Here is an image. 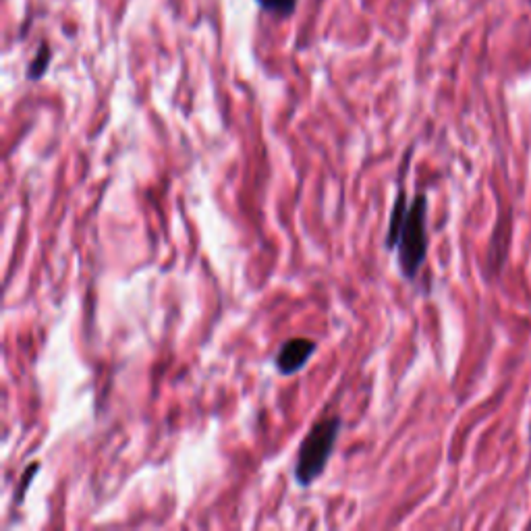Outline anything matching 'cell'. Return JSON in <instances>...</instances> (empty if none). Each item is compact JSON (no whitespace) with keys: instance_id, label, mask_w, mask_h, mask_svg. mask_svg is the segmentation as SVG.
<instances>
[{"instance_id":"1","label":"cell","mask_w":531,"mask_h":531,"mask_svg":"<svg viewBox=\"0 0 531 531\" xmlns=\"http://www.w3.org/2000/svg\"><path fill=\"white\" fill-rule=\"evenodd\" d=\"M341 426L343 419L337 415H330L320 419V422L314 424L310 432H307V436L299 446L297 465H295V480L299 486L303 488L312 486L324 473L334 453V446H337Z\"/></svg>"},{"instance_id":"2","label":"cell","mask_w":531,"mask_h":531,"mask_svg":"<svg viewBox=\"0 0 531 531\" xmlns=\"http://www.w3.org/2000/svg\"><path fill=\"white\" fill-rule=\"evenodd\" d=\"M428 198L417 193L407 208L403 227L399 231V268L407 281H413L428 258Z\"/></svg>"},{"instance_id":"3","label":"cell","mask_w":531,"mask_h":531,"mask_svg":"<svg viewBox=\"0 0 531 531\" xmlns=\"http://www.w3.org/2000/svg\"><path fill=\"white\" fill-rule=\"evenodd\" d=\"M316 349L318 345L314 339H307V337L289 339L281 349H278L274 357L276 372L283 376H295L307 366V361L314 357Z\"/></svg>"},{"instance_id":"4","label":"cell","mask_w":531,"mask_h":531,"mask_svg":"<svg viewBox=\"0 0 531 531\" xmlns=\"http://www.w3.org/2000/svg\"><path fill=\"white\" fill-rule=\"evenodd\" d=\"M407 198H405V189L401 187L399 195H397V202L393 208V214H390V227H388V237H386V247L388 249H395L397 247V239H399V231L403 227V220L407 214Z\"/></svg>"},{"instance_id":"5","label":"cell","mask_w":531,"mask_h":531,"mask_svg":"<svg viewBox=\"0 0 531 531\" xmlns=\"http://www.w3.org/2000/svg\"><path fill=\"white\" fill-rule=\"evenodd\" d=\"M50 59H52V50H50V46L46 42H42L38 46V52H36L34 61L30 63V67H27L25 77L30 79V81H40L46 75L48 67H50Z\"/></svg>"},{"instance_id":"6","label":"cell","mask_w":531,"mask_h":531,"mask_svg":"<svg viewBox=\"0 0 531 531\" xmlns=\"http://www.w3.org/2000/svg\"><path fill=\"white\" fill-rule=\"evenodd\" d=\"M256 3L264 13L281 19L291 17L297 9V0H256Z\"/></svg>"},{"instance_id":"7","label":"cell","mask_w":531,"mask_h":531,"mask_svg":"<svg viewBox=\"0 0 531 531\" xmlns=\"http://www.w3.org/2000/svg\"><path fill=\"white\" fill-rule=\"evenodd\" d=\"M38 469H40V463H32L30 467H27V469H25V473H23V478H21V488H19V492L15 494V500H17V502H23V496H25L27 488H30V482H32V478H34V475L38 473Z\"/></svg>"}]
</instances>
